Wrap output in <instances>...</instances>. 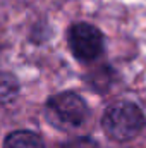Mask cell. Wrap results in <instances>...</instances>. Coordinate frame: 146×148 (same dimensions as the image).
Here are the masks:
<instances>
[{"instance_id": "cell-1", "label": "cell", "mask_w": 146, "mask_h": 148, "mask_svg": "<svg viewBox=\"0 0 146 148\" xmlns=\"http://www.w3.org/2000/svg\"><path fill=\"white\" fill-rule=\"evenodd\" d=\"M145 122L146 119L143 110L136 103L127 100L108 105L102 117V127L113 141H129L136 138L143 131Z\"/></svg>"}, {"instance_id": "cell-2", "label": "cell", "mask_w": 146, "mask_h": 148, "mask_svg": "<svg viewBox=\"0 0 146 148\" xmlns=\"http://www.w3.org/2000/svg\"><path fill=\"white\" fill-rule=\"evenodd\" d=\"M89 110L86 102L72 91L57 93L52 98H48L45 105L46 121L60 131H71L81 127L86 122Z\"/></svg>"}, {"instance_id": "cell-3", "label": "cell", "mask_w": 146, "mask_h": 148, "mask_svg": "<svg viewBox=\"0 0 146 148\" xmlns=\"http://www.w3.org/2000/svg\"><path fill=\"white\" fill-rule=\"evenodd\" d=\"M69 47L77 60L89 62L100 57L103 52V35L89 23H76L69 29Z\"/></svg>"}, {"instance_id": "cell-4", "label": "cell", "mask_w": 146, "mask_h": 148, "mask_svg": "<svg viewBox=\"0 0 146 148\" xmlns=\"http://www.w3.org/2000/svg\"><path fill=\"white\" fill-rule=\"evenodd\" d=\"M3 148H45V143L36 133L19 129L5 138Z\"/></svg>"}, {"instance_id": "cell-5", "label": "cell", "mask_w": 146, "mask_h": 148, "mask_svg": "<svg viewBox=\"0 0 146 148\" xmlns=\"http://www.w3.org/2000/svg\"><path fill=\"white\" fill-rule=\"evenodd\" d=\"M19 93V83L17 77L10 73L0 71V103L12 102Z\"/></svg>"}, {"instance_id": "cell-6", "label": "cell", "mask_w": 146, "mask_h": 148, "mask_svg": "<svg viewBox=\"0 0 146 148\" xmlns=\"http://www.w3.org/2000/svg\"><path fill=\"white\" fill-rule=\"evenodd\" d=\"M62 148H100V145L95 140H91V138L81 136V138H76V140L67 141Z\"/></svg>"}]
</instances>
